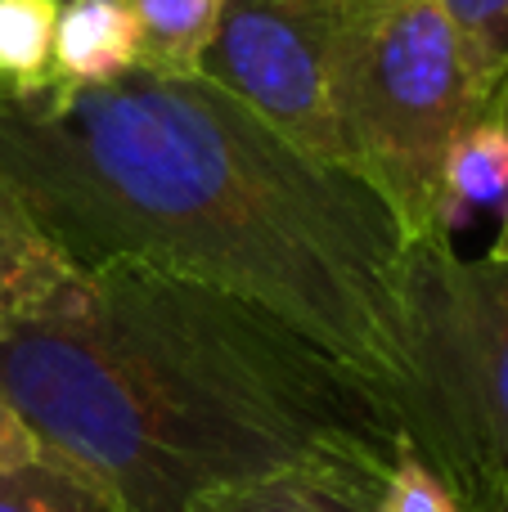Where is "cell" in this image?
I'll use <instances>...</instances> for the list:
<instances>
[{"instance_id": "1", "label": "cell", "mask_w": 508, "mask_h": 512, "mask_svg": "<svg viewBox=\"0 0 508 512\" xmlns=\"http://www.w3.org/2000/svg\"><path fill=\"white\" fill-rule=\"evenodd\" d=\"M0 180L81 270L140 261L279 315L392 405L405 234L203 72L0 99Z\"/></svg>"}, {"instance_id": "2", "label": "cell", "mask_w": 508, "mask_h": 512, "mask_svg": "<svg viewBox=\"0 0 508 512\" xmlns=\"http://www.w3.org/2000/svg\"><path fill=\"white\" fill-rule=\"evenodd\" d=\"M0 391L41 454L122 512L315 459L392 463L387 396L279 315L221 288L108 261L63 315L0 342Z\"/></svg>"}, {"instance_id": "3", "label": "cell", "mask_w": 508, "mask_h": 512, "mask_svg": "<svg viewBox=\"0 0 508 512\" xmlns=\"http://www.w3.org/2000/svg\"><path fill=\"white\" fill-rule=\"evenodd\" d=\"M405 382L392 418L464 512H508V252L419 239L401 270Z\"/></svg>"}, {"instance_id": "4", "label": "cell", "mask_w": 508, "mask_h": 512, "mask_svg": "<svg viewBox=\"0 0 508 512\" xmlns=\"http://www.w3.org/2000/svg\"><path fill=\"white\" fill-rule=\"evenodd\" d=\"M482 108L441 0H351L338 54L342 167L365 180L405 243L441 234V171Z\"/></svg>"}, {"instance_id": "5", "label": "cell", "mask_w": 508, "mask_h": 512, "mask_svg": "<svg viewBox=\"0 0 508 512\" xmlns=\"http://www.w3.org/2000/svg\"><path fill=\"white\" fill-rule=\"evenodd\" d=\"M347 14L351 0H225L203 77L306 153L342 167L338 54Z\"/></svg>"}, {"instance_id": "6", "label": "cell", "mask_w": 508, "mask_h": 512, "mask_svg": "<svg viewBox=\"0 0 508 512\" xmlns=\"http://www.w3.org/2000/svg\"><path fill=\"white\" fill-rule=\"evenodd\" d=\"M86 292V270L36 225L27 203L0 180V342L54 319Z\"/></svg>"}, {"instance_id": "7", "label": "cell", "mask_w": 508, "mask_h": 512, "mask_svg": "<svg viewBox=\"0 0 508 512\" xmlns=\"http://www.w3.org/2000/svg\"><path fill=\"white\" fill-rule=\"evenodd\" d=\"M387 463L315 459L198 495L189 512H378Z\"/></svg>"}, {"instance_id": "8", "label": "cell", "mask_w": 508, "mask_h": 512, "mask_svg": "<svg viewBox=\"0 0 508 512\" xmlns=\"http://www.w3.org/2000/svg\"><path fill=\"white\" fill-rule=\"evenodd\" d=\"M140 68V18L131 0H59L54 86H108Z\"/></svg>"}, {"instance_id": "9", "label": "cell", "mask_w": 508, "mask_h": 512, "mask_svg": "<svg viewBox=\"0 0 508 512\" xmlns=\"http://www.w3.org/2000/svg\"><path fill=\"white\" fill-rule=\"evenodd\" d=\"M508 203V86L459 126L441 171V234L455 230L477 212H504Z\"/></svg>"}, {"instance_id": "10", "label": "cell", "mask_w": 508, "mask_h": 512, "mask_svg": "<svg viewBox=\"0 0 508 512\" xmlns=\"http://www.w3.org/2000/svg\"><path fill=\"white\" fill-rule=\"evenodd\" d=\"M140 18V68L189 77L203 72L225 0H131Z\"/></svg>"}, {"instance_id": "11", "label": "cell", "mask_w": 508, "mask_h": 512, "mask_svg": "<svg viewBox=\"0 0 508 512\" xmlns=\"http://www.w3.org/2000/svg\"><path fill=\"white\" fill-rule=\"evenodd\" d=\"M54 23L59 0H0V99L54 86Z\"/></svg>"}, {"instance_id": "12", "label": "cell", "mask_w": 508, "mask_h": 512, "mask_svg": "<svg viewBox=\"0 0 508 512\" xmlns=\"http://www.w3.org/2000/svg\"><path fill=\"white\" fill-rule=\"evenodd\" d=\"M0 512H122L99 486L54 459L0 468Z\"/></svg>"}, {"instance_id": "13", "label": "cell", "mask_w": 508, "mask_h": 512, "mask_svg": "<svg viewBox=\"0 0 508 512\" xmlns=\"http://www.w3.org/2000/svg\"><path fill=\"white\" fill-rule=\"evenodd\" d=\"M455 27L482 104L508 77V0H441Z\"/></svg>"}, {"instance_id": "14", "label": "cell", "mask_w": 508, "mask_h": 512, "mask_svg": "<svg viewBox=\"0 0 508 512\" xmlns=\"http://www.w3.org/2000/svg\"><path fill=\"white\" fill-rule=\"evenodd\" d=\"M378 512H464L455 499V490L405 445H396L392 463L383 477V495H378Z\"/></svg>"}, {"instance_id": "15", "label": "cell", "mask_w": 508, "mask_h": 512, "mask_svg": "<svg viewBox=\"0 0 508 512\" xmlns=\"http://www.w3.org/2000/svg\"><path fill=\"white\" fill-rule=\"evenodd\" d=\"M32 459H41V441H36L32 427L23 423L14 400L0 391V468H23V463H32Z\"/></svg>"}, {"instance_id": "16", "label": "cell", "mask_w": 508, "mask_h": 512, "mask_svg": "<svg viewBox=\"0 0 508 512\" xmlns=\"http://www.w3.org/2000/svg\"><path fill=\"white\" fill-rule=\"evenodd\" d=\"M500 86H508V77L500 81ZM491 252H508V203H504V212H500V239H495Z\"/></svg>"}]
</instances>
